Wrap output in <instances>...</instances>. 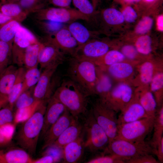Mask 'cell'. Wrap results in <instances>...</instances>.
Listing matches in <instances>:
<instances>
[{
  "label": "cell",
  "instance_id": "cell-1",
  "mask_svg": "<svg viewBox=\"0 0 163 163\" xmlns=\"http://www.w3.org/2000/svg\"><path fill=\"white\" fill-rule=\"evenodd\" d=\"M47 104L42 102L34 113L23 122L16 137L17 143L31 156L35 155L43 125Z\"/></svg>",
  "mask_w": 163,
  "mask_h": 163
},
{
  "label": "cell",
  "instance_id": "cell-2",
  "mask_svg": "<svg viewBox=\"0 0 163 163\" xmlns=\"http://www.w3.org/2000/svg\"><path fill=\"white\" fill-rule=\"evenodd\" d=\"M53 96L62 104L74 117L87 113L88 96L69 78L62 81Z\"/></svg>",
  "mask_w": 163,
  "mask_h": 163
},
{
  "label": "cell",
  "instance_id": "cell-3",
  "mask_svg": "<svg viewBox=\"0 0 163 163\" xmlns=\"http://www.w3.org/2000/svg\"><path fill=\"white\" fill-rule=\"evenodd\" d=\"M67 74L88 97L94 94L97 80V67L92 61L72 57L69 61Z\"/></svg>",
  "mask_w": 163,
  "mask_h": 163
},
{
  "label": "cell",
  "instance_id": "cell-4",
  "mask_svg": "<svg viewBox=\"0 0 163 163\" xmlns=\"http://www.w3.org/2000/svg\"><path fill=\"white\" fill-rule=\"evenodd\" d=\"M155 151L149 142L145 141L134 142L120 139H115L110 142L104 150L105 153L122 158L126 161L129 159L143 155H155Z\"/></svg>",
  "mask_w": 163,
  "mask_h": 163
},
{
  "label": "cell",
  "instance_id": "cell-5",
  "mask_svg": "<svg viewBox=\"0 0 163 163\" xmlns=\"http://www.w3.org/2000/svg\"><path fill=\"white\" fill-rule=\"evenodd\" d=\"M154 119L148 117L118 126L115 139L134 142L145 141L146 136L152 130Z\"/></svg>",
  "mask_w": 163,
  "mask_h": 163
},
{
  "label": "cell",
  "instance_id": "cell-6",
  "mask_svg": "<svg viewBox=\"0 0 163 163\" xmlns=\"http://www.w3.org/2000/svg\"><path fill=\"white\" fill-rule=\"evenodd\" d=\"M83 129L86 133L85 148L92 152L104 150L109 143V138L95 120L91 109L85 120Z\"/></svg>",
  "mask_w": 163,
  "mask_h": 163
},
{
  "label": "cell",
  "instance_id": "cell-7",
  "mask_svg": "<svg viewBox=\"0 0 163 163\" xmlns=\"http://www.w3.org/2000/svg\"><path fill=\"white\" fill-rule=\"evenodd\" d=\"M93 115L97 123L107 135L109 142L116 136L118 124L116 112L100 99L91 108Z\"/></svg>",
  "mask_w": 163,
  "mask_h": 163
},
{
  "label": "cell",
  "instance_id": "cell-8",
  "mask_svg": "<svg viewBox=\"0 0 163 163\" xmlns=\"http://www.w3.org/2000/svg\"><path fill=\"white\" fill-rule=\"evenodd\" d=\"M37 21L47 20L62 24L70 23L78 20L86 21L89 18L76 9L57 7L45 8L34 13Z\"/></svg>",
  "mask_w": 163,
  "mask_h": 163
},
{
  "label": "cell",
  "instance_id": "cell-9",
  "mask_svg": "<svg viewBox=\"0 0 163 163\" xmlns=\"http://www.w3.org/2000/svg\"><path fill=\"white\" fill-rule=\"evenodd\" d=\"M58 67L54 66L44 69L34 86L33 96L36 101L47 104L56 89L59 80L57 76L54 77Z\"/></svg>",
  "mask_w": 163,
  "mask_h": 163
},
{
  "label": "cell",
  "instance_id": "cell-10",
  "mask_svg": "<svg viewBox=\"0 0 163 163\" xmlns=\"http://www.w3.org/2000/svg\"><path fill=\"white\" fill-rule=\"evenodd\" d=\"M39 41L29 30L21 25L14 37L12 46V59L20 67L23 66V58L26 49Z\"/></svg>",
  "mask_w": 163,
  "mask_h": 163
},
{
  "label": "cell",
  "instance_id": "cell-11",
  "mask_svg": "<svg viewBox=\"0 0 163 163\" xmlns=\"http://www.w3.org/2000/svg\"><path fill=\"white\" fill-rule=\"evenodd\" d=\"M45 41L72 57L78 44L67 27H63L55 33L47 35Z\"/></svg>",
  "mask_w": 163,
  "mask_h": 163
},
{
  "label": "cell",
  "instance_id": "cell-12",
  "mask_svg": "<svg viewBox=\"0 0 163 163\" xmlns=\"http://www.w3.org/2000/svg\"><path fill=\"white\" fill-rule=\"evenodd\" d=\"M109 49L106 43L92 39L78 46L72 57L94 61L104 56Z\"/></svg>",
  "mask_w": 163,
  "mask_h": 163
},
{
  "label": "cell",
  "instance_id": "cell-13",
  "mask_svg": "<svg viewBox=\"0 0 163 163\" xmlns=\"http://www.w3.org/2000/svg\"><path fill=\"white\" fill-rule=\"evenodd\" d=\"M40 52L39 64L41 69L57 66L63 63L66 54L54 45L46 42Z\"/></svg>",
  "mask_w": 163,
  "mask_h": 163
},
{
  "label": "cell",
  "instance_id": "cell-14",
  "mask_svg": "<svg viewBox=\"0 0 163 163\" xmlns=\"http://www.w3.org/2000/svg\"><path fill=\"white\" fill-rule=\"evenodd\" d=\"M66 110L46 132L43 137L42 149L52 145L65 129L69 125L74 118Z\"/></svg>",
  "mask_w": 163,
  "mask_h": 163
},
{
  "label": "cell",
  "instance_id": "cell-15",
  "mask_svg": "<svg viewBox=\"0 0 163 163\" xmlns=\"http://www.w3.org/2000/svg\"><path fill=\"white\" fill-rule=\"evenodd\" d=\"M67 110L63 105L52 96L48 101L43 117V125L40 134L43 138L50 126Z\"/></svg>",
  "mask_w": 163,
  "mask_h": 163
},
{
  "label": "cell",
  "instance_id": "cell-16",
  "mask_svg": "<svg viewBox=\"0 0 163 163\" xmlns=\"http://www.w3.org/2000/svg\"><path fill=\"white\" fill-rule=\"evenodd\" d=\"M133 99L121 111L117 117L118 126L148 117L138 97Z\"/></svg>",
  "mask_w": 163,
  "mask_h": 163
},
{
  "label": "cell",
  "instance_id": "cell-17",
  "mask_svg": "<svg viewBox=\"0 0 163 163\" xmlns=\"http://www.w3.org/2000/svg\"><path fill=\"white\" fill-rule=\"evenodd\" d=\"M34 159L20 147L12 145L0 148V163H33Z\"/></svg>",
  "mask_w": 163,
  "mask_h": 163
},
{
  "label": "cell",
  "instance_id": "cell-18",
  "mask_svg": "<svg viewBox=\"0 0 163 163\" xmlns=\"http://www.w3.org/2000/svg\"><path fill=\"white\" fill-rule=\"evenodd\" d=\"M18 68L8 66L0 73V100L8 102V97L15 80Z\"/></svg>",
  "mask_w": 163,
  "mask_h": 163
},
{
  "label": "cell",
  "instance_id": "cell-19",
  "mask_svg": "<svg viewBox=\"0 0 163 163\" xmlns=\"http://www.w3.org/2000/svg\"><path fill=\"white\" fill-rule=\"evenodd\" d=\"M78 118V117L74 118L69 125L51 145L63 148L80 136L82 133L83 127Z\"/></svg>",
  "mask_w": 163,
  "mask_h": 163
},
{
  "label": "cell",
  "instance_id": "cell-20",
  "mask_svg": "<svg viewBox=\"0 0 163 163\" xmlns=\"http://www.w3.org/2000/svg\"><path fill=\"white\" fill-rule=\"evenodd\" d=\"M82 133L77 139L63 148V159L65 162H77L82 157L85 148V140Z\"/></svg>",
  "mask_w": 163,
  "mask_h": 163
},
{
  "label": "cell",
  "instance_id": "cell-21",
  "mask_svg": "<svg viewBox=\"0 0 163 163\" xmlns=\"http://www.w3.org/2000/svg\"><path fill=\"white\" fill-rule=\"evenodd\" d=\"M67 28L77 42L78 46L92 39V32L79 22L75 21L70 23Z\"/></svg>",
  "mask_w": 163,
  "mask_h": 163
},
{
  "label": "cell",
  "instance_id": "cell-22",
  "mask_svg": "<svg viewBox=\"0 0 163 163\" xmlns=\"http://www.w3.org/2000/svg\"><path fill=\"white\" fill-rule=\"evenodd\" d=\"M0 11L5 16L20 23L28 15L18 3H1Z\"/></svg>",
  "mask_w": 163,
  "mask_h": 163
},
{
  "label": "cell",
  "instance_id": "cell-23",
  "mask_svg": "<svg viewBox=\"0 0 163 163\" xmlns=\"http://www.w3.org/2000/svg\"><path fill=\"white\" fill-rule=\"evenodd\" d=\"M43 44V42L39 41L26 49L23 58V66L26 69L38 66L39 53Z\"/></svg>",
  "mask_w": 163,
  "mask_h": 163
},
{
  "label": "cell",
  "instance_id": "cell-24",
  "mask_svg": "<svg viewBox=\"0 0 163 163\" xmlns=\"http://www.w3.org/2000/svg\"><path fill=\"white\" fill-rule=\"evenodd\" d=\"M153 134L149 143L152 147L156 150L158 144L163 136V107L162 105L157 110L153 125Z\"/></svg>",
  "mask_w": 163,
  "mask_h": 163
},
{
  "label": "cell",
  "instance_id": "cell-25",
  "mask_svg": "<svg viewBox=\"0 0 163 163\" xmlns=\"http://www.w3.org/2000/svg\"><path fill=\"white\" fill-rule=\"evenodd\" d=\"M21 24L11 19L0 26V40L12 45L16 33Z\"/></svg>",
  "mask_w": 163,
  "mask_h": 163
},
{
  "label": "cell",
  "instance_id": "cell-26",
  "mask_svg": "<svg viewBox=\"0 0 163 163\" xmlns=\"http://www.w3.org/2000/svg\"><path fill=\"white\" fill-rule=\"evenodd\" d=\"M26 71L24 67L18 68L15 80L8 97V104L13 108L15 101L21 93Z\"/></svg>",
  "mask_w": 163,
  "mask_h": 163
},
{
  "label": "cell",
  "instance_id": "cell-27",
  "mask_svg": "<svg viewBox=\"0 0 163 163\" xmlns=\"http://www.w3.org/2000/svg\"><path fill=\"white\" fill-rule=\"evenodd\" d=\"M112 83L109 76L103 73H99L97 69V80L94 88V94H97L103 99L110 92Z\"/></svg>",
  "mask_w": 163,
  "mask_h": 163
},
{
  "label": "cell",
  "instance_id": "cell-28",
  "mask_svg": "<svg viewBox=\"0 0 163 163\" xmlns=\"http://www.w3.org/2000/svg\"><path fill=\"white\" fill-rule=\"evenodd\" d=\"M138 98L148 117L154 118L157 110V104L152 93L149 91L144 92L142 93Z\"/></svg>",
  "mask_w": 163,
  "mask_h": 163
},
{
  "label": "cell",
  "instance_id": "cell-29",
  "mask_svg": "<svg viewBox=\"0 0 163 163\" xmlns=\"http://www.w3.org/2000/svg\"><path fill=\"white\" fill-rule=\"evenodd\" d=\"M107 70L111 75L119 78H124L129 76L133 71V67L130 65L121 62L108 66Z\"/></svg>",
  "mask_w": 163,
  "mask_h": 163
},
{
  "label": "cell",
  "instance_id": "cell-30",
  "mask_svg": "<svg viewBox=\"0 0 163 163\" xmlns=\"http://www.w3.org/2000/svg\"><path fill=\"white\" fill-rule=\"evenodd\" d=\"M125 56L121 53L115 50L109 51L100 58L92 61L95 64L108 66L123 61Z\"/></svg>",
  "mask_w": 163,
  "mask_h": 163
},
{
  "label": "cell",
  "instance_id": "cell-31",
  "mask_svg": "<svg viewBox=\"0 0 163 163\" xmlns=\"http://www.w3.org/2000/svg\"><path fill=\"white\" fill-rule=\"evenodd\" d=\"M41 72L38 66L26 69L21 94L23 92L34 87L40 78Z\"/></svg>",
  "mask_w": 163,
  "mask_h": 163
},
{
  "label": "cell",
  "instance_id": "cell-32",
  "mask_svg": "<svg viewBox=\"0 0 163 163\" xmlns=\"http://www.w3.org/2000/svg\"><path fill=\"white\" fill-rule=\"evenodd\" d=\"M48 0H20L18 3L29 15L46 7Z\"/></svg>",
  "mask_w": 163,
  "mask_h": 163
},
{
  "label": "cell",
  "instance_id": "cell-33",
  "mask_svg": "<svg viewBox=\"0 0 163 163\" xmlns=\"http://www.w3.org/2000/svg\"><path fill=\"white\" fill-rule=\"evenodd\" d=\"M12 45L0 40V73L8 66L12 59Z\"/></svg>",
  "mask_w": 163,
  "mask_h": 163
},
{
  "label": "cell",
  "instance_id": "cell-34",
  "mask_svg": "<svg viewBox=\"0 0 163 163\" xmlns=\"http://www.w3.org/2000/svg\"><path fill=\"white\" fill-rule=\"evenodd\" d=\"M42 102L36 101L30 105L15 111L14 114V123L16 124L23 122L34 113L39 105Z\"/></svg>",
  "mask_w": 163,
  "mask_h": 163
},
{
  "label": "cell",
  "instance_id": "cell-35",
  "mask_svg": "<svg viewBox=\"0 0 163 163\" xmlns=\"http://www.w3.org/2000/svg\"><path fill=\"white\" fill-rule=\"evenodd\" d=\"M34 87L23 92L19 95L14 105L15 111L29 106L36 101L33 96Z\"/></svg>",
  "mask_w": 163,
  "mask_h": 163
},
{
  "label": "cell",
  "instance_id": "cell-36",
  "mask_svg": "<svg viewBox=\"0 0 163 163\" xmlns=\"http://www.w3.org/2000/svg\"><path fill=\"white\" fill-rule=\"evenodd\" d=\"M103 16L105 21L110 25L120 24L124 20L122 14L114 8H109L105 9L103 12Z\"/></svg>",
  "mask_w": 163,
  "mask_h": 163
},
{
  "label": "cell",
  "instance_id": "cell-37",
  "mask_svg": "<svg viewBox=\"0 0 163 163\" xmlns=\"http://www.w3.org/2000/svg\"><path fill=\"white\" fill-rule=\"evenodd\" d=\"M37 23L40 29L46 33L47 35L53 34L63 27V24L50 21H37Z\"/></svg>",
  "mask_w": 163,
  "mask_h": 163
},
{
  "label": "cell",
  "instance_id": "cell-38",
  "mask_svg": "<svg viewBox=\"0 0 163 163\" xmlns=\"http://www.w3.org/2000/svg\"><path fill=\"white\" fill-rule=\"evenodd\" d=\"M72 3L76 9L89 18L94 12L95 8L89 0H72Z\"/></svg>",
  "mask_w": 163,
  "mask_h": 163
},
{
  "label": "cell",
  "instance_id": "cell-39",
  "mask_svg": "<svg viewBox=\"0 0 163 163\" xmlns=\"http://www.w3.org/2000/svg\"><path fill=\"white\" fill-rule=\"evenodd\" d=\"M13 108L8 104L0 109V126L14 123V114Z\"/></svg>",
  "mask_w": 163,
  "mask_h": 163
},
{
  "label": "cell",
  "instance_id": "cell-40",
  "mask_svg": "<svg viewBox=\"0 0 163 163\" xmlns=\"http://www.w3.org/2000/svg\"><path fill=\"white\" fill-rule=\"evenodd\" d=\"M151 43L152 40L150 37L147 35L142 36L137 39L136 42V49L141 53L148 54L152 50Z\"/></svg>",
  "mask_w": 163,
  "mask_h": 163
},
{
  "label": "cell",
  "instance_id": "cell-41",
  "mask_svg": "<svg viewBox=\"0 0 163 163\" xmlns=\"http://www.w3.org/2000/svg\"><path fill=\"white\" fill-rule=\"evenodd\" d=\"M104 155L92 159L87 163H125L126 160L116 155L108 154Z\"/></svg>",
  "mask_w": 163,
  "mask_h": 163
},
{
  "label": "cell",
  "instance_id": "cell-42",
  "mask_svg": "<svg viewBox=\"0 0 163 163\" xmlns=\"http://www.w3.org/2000/svg\"><path fill=\"white\" fill-rule=\"evenodd\" d=\"M153 67L149 62L144 63L141 66L140 77L142 82L145 84L151 82L153 78Z\"/></svg>",
  "mask_w": 163,
  "mask_h": 163
},
{
  "label": "cell",
  "instance_id": "cell-43",
  "mask_svg": "<svg viewBox=\"0 0 163 163\" xmlns=\"http://www.w3.org/2000/svg\"><path fill=\"white\" fill-rule=\"evenodd\" d=\"M153 23L152 18L149 17H145L141 20L136 28V32L138 34H145L152 28Z\"/></svg>",
  "mask_w": 163,
  "mask_h": 163
},
{
  "label": "cell",
  "instance_id": "cell-44",
  "mask_svg": "<svg viewBox=\"0 0 163 163\" xmlns=\"http://www.w3.org/2000/svg\"><path fill=\"white\" fill-rule=\"evenodd\" d=\"M44 150H46L43 152V155H50L53 156L56 162L59 161L63 158V148L51 145Z\"/></svg>",
  "mask_w": 163,
  "mask_h": 163
},
{
  "label": "cell",
  "instance_id": "cell-45",
  "mask_svg": "<svg viewBox=\"0 0 163 163\" xmlns=\"http://www.w3.org/2000/svg\"><path fill=\"white\" fill-rule=\"evenodd\" d=\"M153 156L149 154L141 155L129 159L126 161V163H159Z\"/></svg>",
  "mask_w": 163,
  "mask_h": 163
},
{
  "label": "cell",
  "instance_id": "cell-46",
  "mask_svg": "<svg viewBox=\"0 0 163 163\" xmlns=\"http://www.w3.org/2000/svg\"><path fill=\"white\" fill-rule=\"evenodd\" d=\"M151 85L152 91L155 92L162 88L163 86V74L158 73L152 78Z\"/></svg>",
  "mask_w": 163,
  "mask_h": 163
},
{
  "label": "cell",
  "instance_id": "cell-47",
  "mask_svg": "<svg viewBox=\"0 0 163 163\" xmlns=\"http://www.w3.org/2000/svg\"><path fill=\"white\" fill-rule=\"evenodd\" d=\"M122 14L124 20L129 22H134L137 17L136 12L134 9L130 6L126 7Z\"/></svg>",
  "mask_w": 163,
  "mask_h": 163
},
{
  "label": "cell",
  "instance_id": "cell-48",
  "mask_svg": "<svg viewBox=\"0 0 163 163\" xmlns=\"http://www.w3.org/2000/svg\"><path fill=\"white\" fill-rule=\"evenodd\" d=\"M123 54L128 58L134 59L137 54V50L134 46L131 45H126L122 49Z\"/></svg>",
  "mask_w": 163,
  "mask_h": 163
},
{
  "label": "cell",
  "instance_id": "cell-49",
  "mask_svg": "<svg viewBox=\"0 0 163 163\" xmlns=\"http://www.w3.org/2000/svg\"><path fill=\"white\" fill-rule=\"evenodd\" d=\"M12 138L6 135L0 126V148L12 145Z\"/></svg>",
  "mask_w": 163,
  "mask_h": 163
},
{
  "label": "cell",
  "instance_id": "cell-50",
  "mask_svg": "<svg viewBox=\"0 0 163 163\" xmlns=\"http://www.w3.org/2000/svg\"><path fill=\"white\" fill-rule=\"evenodd\" d=\"M72 0H48V3L54 7L68 8H70Z\"/></svg>",
  "mask_w": 163,
  "mask_h": 163
},
{
  "label": "cell",
  "instance_id": "cell-51",
  "mask_svg": "<svg viewBox=\"0 0 163 163\" xmlns=\"http://www.w3.org/2000/svg\"><path fill=\"white\" fill-rule=\"evenodd\" d=\"M56 162L54 157L50 155H43L40 158L34 159L33 163H53Z\"/></svg>",
  "mask_w": 163,
  "mask_h": 163
},
{
  "label": "cell",
  "instance_id": "cell-52",
  "mask_svg": "<svg viewBox=\"0 0 163 163\" xmlns=\"http://www.w3.org/2000/svg\"><path fill=\"white\" fill-rule=\"evenodd\" d=\"M15 125L13 123L8 124L1 127L5 134L12 138L15 130Z\"/></svg>",
  "mask_w": 163,
  "mask_h": 163
},
{
  "label": "cell",
  "instance_id": "cell-53",
  "mask_svg": "<svg viewBox=\"0 0 163 163\" xmlns=\"http://www.w3.org/2000/svg\"><path fill=\"white\" fill-rule=\"evenodd\" d=\"M155 155L157 156L159 162H163V136L158 144Z\"/></svg>",
  "mask_w": 163,
  "mask_h": 163
},
{
  "label": "cell",
  "instance_id": "cell-54",
  "mask_svg": "<svg viewBox=\"0 0 163 163\" xmlns=\"http://www.w3.org/2000/svg\"><path fill=\"white\" fill-rule=\"evenodd\" d=\"M1 4L0 2V5ZM11 19H12L5 16L0 11V26Z\"/></svg>",
  "mask_w": 163,
  "mask_h": 163
},
{
  "label": "cell",
  "instance_id": "cell-55",
  "mask_svg": "<svg viewBox=\"0 0 163 163\" xmlns=\"http://www.w3.org/2000/svg\"><path fill=\"white\" fill-rule=\"evenodd\" d=\"M163 19L162 15L159 16L157 19L158 27L159 30L161 31H162L163 30Z\"/></svg>",
  "mask_w": 163,
  "mask_h": 163
},
{
  "label": "cell",
  "instance_id": "cell-56",
  "mask_svg": "<svg viewBox=\"0 0 163 163\" xmlns=\"http://www.w3.org/2000/svg\"><path fill=\"white\" fill-rule=\"evenodd\" d=\"M20 0H0L2 4L7 3H18Z\"/></svg>",
  "mask_w": 163,
  "mask_h": 163
},
{
  "label": "cell",
  "instance_id": "cell-57",
  "mask_svg": "<svg viewBox=\"0 0 163 163\" xmlns=\"http://www.w3.org/2000/svg\"><path fill=\"white\" fill-rule=\"evenodd\" d=\"M7 104V101L0 100V109Z\"/></svg>",
  "mask_w": 163,
  "mask_h": 163
},
{
  "label": "cell",
  "instance_id": "cell-58",
  "mask_svg": "<svg viewBox=\"0 0 163 163\" xmlns=\"http://www.w3.org/2000/svg\"><path fill=\"white\" fill-rule=\"evenodd\" d=\"M124 1L127 3H134L140 2L141 0H124Z\"/></svg>",
  "mask_w": 163,
  "mask_h": 163
},
{
  "label": "cell",
  "instance_id": "cell-59",
  "mask_svg": "<svg viewBox=\"0 0 163 163\" xmlns=\"http://www.w3.org/2000/svg\"><path fill=\"white\" fill-rule=\"evenodd\" d=\"M91 3L92 4L94 8H95L97 5L98 0H91Z\"/></svg>",
  "mask_w": 163,
  "mask_h": 163
}]
</instances>
